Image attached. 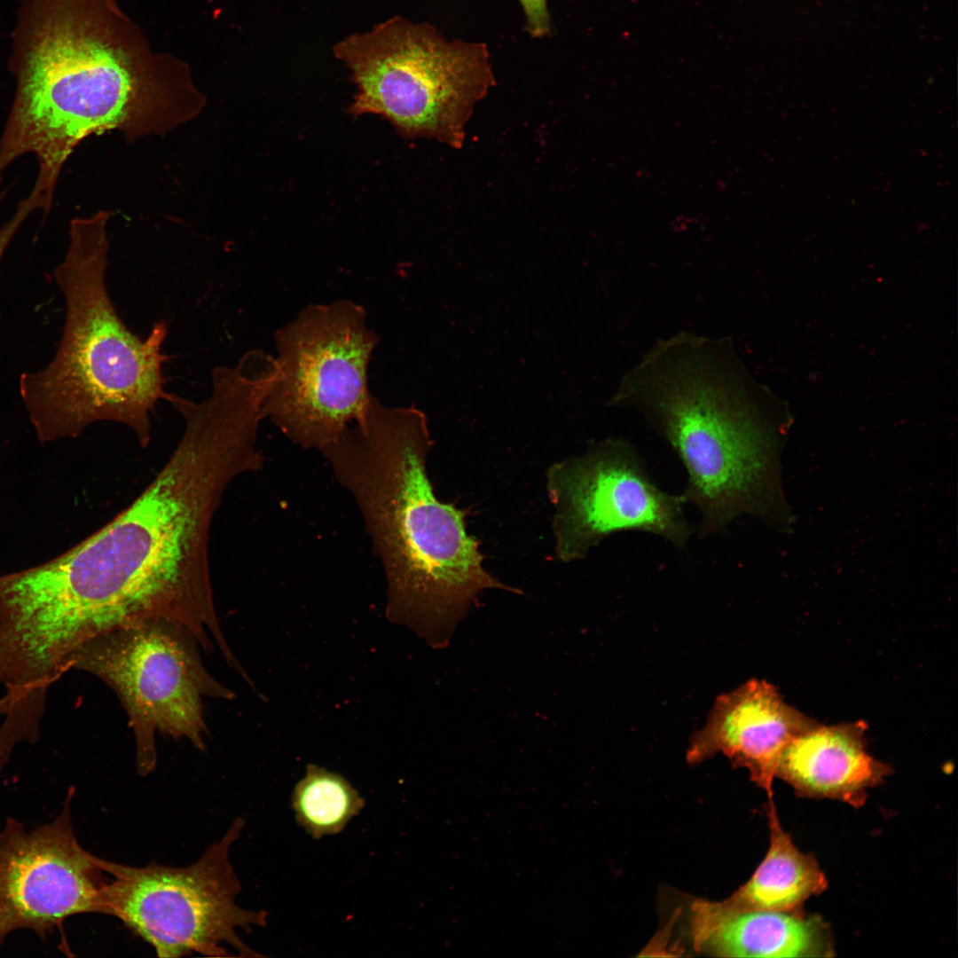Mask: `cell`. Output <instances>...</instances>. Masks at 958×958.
I'll use <instances>...</instances> for the list:
<instances>
[{"instance_id": "1", "label": "cell", "mask_w": 958, "mask_h": 958, "mask_svg": "<svg viewBox=\"0 0 958 958\" xmlns=\"http://www.w3.org/2000/svg\"><path fill=\"white\" fill-rule=\"evenodd\" d=\"M182 436L134 501L62 554L33 568L93 637L147 618L187 628L201 648L235 657L220 628L209 571L211 523L234 479L263 467L257 436L215 399L177 406Z\"/></svg>"}, {"instance_id": "2", "label": "cell", "mask_w": 958, "mask_h": 958, "mask_svg": "<svg viewBox=\"0 0 958 958\" xmlns=\"http://www.w3.org/2000/svg\"><path fill=\"white\" fill-rule=\"evenodd\" d=\"M17 89L0 140V173L34 153L33 191L51 200L84 138L119 130L129 142L198 116L206 98L185 60L153 51L117 0H26L15 34Z\"/></svg>"}, {"instance_id": "3", "label": "cell", "mask_w": 958, "mask_h": 958, "mask_svg": "<svg viewBox=\"0 0 958 958\" xmlns=\"http://www.w3.org/2000/svg\"><path fill=\"white\" fill-rule=\"evenodd\" d=\"M432 446L422 411L373 396L365 416L321 452L354 499L381 562L388 619L444 648L483 592H522L485 569L465 513L436 496L427 467Z\"/></svg>"}, {"instance_id": "4", "label": "cell", "mask_w": 958, "mask_h": 958, "mask_svg": "<svg viewBox=\"0 0 958 958\" xmlns=\"http://www.w3.org/2000/svg\"><path fill=\"white\" fill-rule=\"evenodd\" d=\"M609 404L640 412L679 456L701 537L742 514H769L771 439L730 338L689 331L661 338L624 373Z\"/></svg>"}, {"instance_id": "5", "label": "cell", "mask_w": 958, "mask_h": 958, "mask_svg": "<svg viewBox=\"0 0 958 958\" xmlns=\"http://www.w3.org/2000/svg\"><path fill=\"white\" fill-rule=\"evenodd\" d=\"M109 216L101 210L71 221L67 253L54 272L67 303L61 342L45 369L20 377L22 399L43 443L112 421L130 428L146 447L155 405L169 396L165 322L139 337L123 323L107 290Z\"/></svg>"}, {"instance_id": "6", "label": "cell", "mask_w": 958, "mask_h": 958, "mask_svg": "<svg viewBox=\"0 0 958 958\" xmlns=\"http://www.w3.org/2000/svg\"><path fill=\"white\" fill-rule=\"evenodd\" d=\"M334 54L357 85L351 114H378L404 137L452 146L494 83L484 43L448 41L433 26L400 16L345 37Z\"/></svg>"}, {"instance_id": "7", "label": "cell", "mask_w": 958, "mask_h": 958, "mask_svg": "<svg viewBox=\"0 0 958 958\" xmlns=\"http://www.w3.org/2000/svg\"><path fill=\"white\" fill-rule=\"evenodd\" d=\"M277 377L263 405L292 443L321 451L365 414L368 366L379 336L348 299L312 303L274 334Z\"/></svg>"}, {"instance_id": "8", "label": "cell", "mask_w": 958, "mask_h": 958, "mask_svg": "<svg viewBox=\"0 0 958 958\" xmlns=\"http://www.w3.org/2000/svg\"><path fill=\"white\" fill-rule=\"evenodd\" d=\"M243 827L244 820L237 818L221 840L186 867H131L98 857L111 877L104 890L105 915L118 918L158 957H233L230 950L238 957H261L238 934L265 926L268 915L236 903L241 885L230 849Z\"/></svg>"}, {"instance_id": "9", "label": "cell", "mask_w": 958, "mask_h": 958, "mask_svg": "<svg viewBox=\"0 0 958 958\" xmlns=\"http://www.w3.org/2000/svg\"><path fill=\"white\" fill-rule=\"evenodd\" d=\"M199 646L185 626L147 618L91 639L71 657V670L98 677L118 695L134 733L142 775L156 766V734L186 739L202 750L203 699L235 696L206 670Z\"/></svg>"}, {"instance_id": "10", "label": "cell", "mask_w": 958, "mask_h": 958, "mask_svg": "<svg viewBox=\"0 0 958 958\" xmlns=\"http://www.w3.org/2000/svg\"><path fill=\"white\" fill-rule=\"evenodd\" d=\"M546 489L554 508V553L564 563L585 558L615 533L648 532L678 547L692 534L683 494L659 489L624 439L602 440L583 454L553 463Z\"/></svg>"}, {"instance_id": "11", "label": "cell", "mask_w": 958, "mask_h": 958, "mask_svg": "<svg viewBox=\"0 0 958 958\" xmlns=\"http://www.w3.org/2000/svg\"><path fill=\"white\" fill-rule=\"evenodd\" d=\"M73 797L50 823L27 830L8 818L0 831V941L17 930L44 936L77 914L105 915L107 880L75 836Z\"/></svg>"}, {"instance_id": "12", "label": "cell", "mask_w": 958, "mask_h": 958, "mask_svg": "<svg viewBox=\"0 0 958 958\" xmlns=\"http://www.w3.org/2000/svg\"><path fill=\"white\" fill-rule=\"evenodd\" d=\"M817 722L786 703L771 683L752 679L717 697L705 726L692 736L690 764L721 753L773 798V783L789 743Z\"/></svg>"}, {"instance_id": "13", "label": "cell", "mask_w": 958, "mask_h": 958, "mask_svg": "<svg viewBox=\"0 0 958 958\" xmlns=\"http://www.w3.org/2000/svg\"><path fill=\"white\" fill-rule=\"evenodd\" d=\"M866 728L860 720L831 726L816 723L789 743L776 777L801 797L863 805L868 789L891 773V766L868 753Z\"/></svg>"}, {"instance_id": "14", "label": "cell", "mask_w": 958, "mask_h": 958, "mask_svg": "<svg viewBox=\"0 0 958 958\" xmlns=\"http://www.w3.org/2000/svg\"><path fill=\"white\" fill-rule=\"evenodd\" d=\"M697 951L724 957H829V930L818 916L773 911H732L718 901L691 907Z\"/></svg>"}, {"instance_id": "15", "label": "cell", "mask_w": 958, "mask_h": 958, "mask_svg": "<svg viewBox=\"0 0 958 958\" xmlns=\"http://www.w3.org/2000/svg\"><path fill=\"white\" fill-rule=\"evenodd\" d=\"M767 820L770 843L764 860L743 885L718 902L732 911L801 914L809 898L827 889V878L815 858L801 852L784 831L773 798H769Z\"/></svg>"}, {"instance_id": "16", "label": "cell", "mask_w": 958, "mask_h": 958, "mask_svg": "<svg viewBox=\"0 0 958 958\" xmlns=\"http://www.w3.org/2000/svg\"><path fill=\"white\" fill-rule=\"evenodd\" d=\"M291 801L297 823L317 839L342 831L365 805L363 797L343 775L314 764L307 766Z\"/></svg>"}, {"instance_id": "17", "label": "cell", "mask_w": 958, "mask_h": 958, "mask_svg": "<svg viewBox=\"0 0 958 958\" xmlns=\"http://www.w3.org/2000/svg\"><path fill=\"white\" fill-rule=\"evenodd\" d=\"M525 17L526 28L533 37H543L549 34L550 18L546 0H519Z\"/></svg>"}, {"instance_id": "18", "label": "cell", "mask_w": 958, "mask_h": 958, "mask_svg": "<svg viewBox=\"0 0 958 958\" xmlns=\"http://www.w3.org/2000/svg\"><path fill=\"white\" fill-rule=\"evenodd\" d=\"M36 208L35 201L28 196L20 204L13 217L0 228V258L20 225Z\"/></svg>"}]
</instances>
